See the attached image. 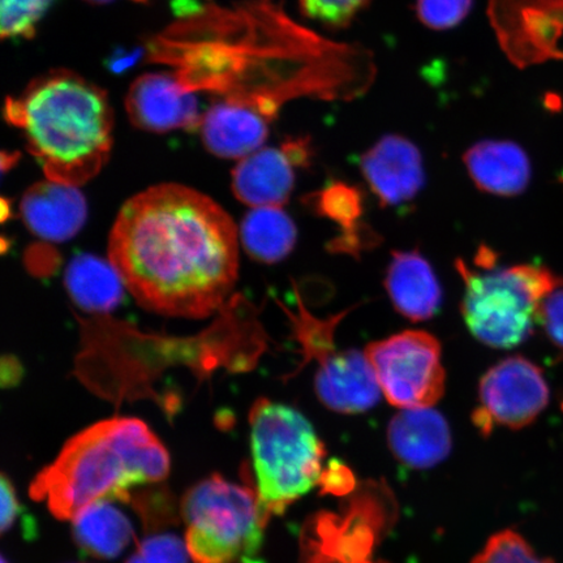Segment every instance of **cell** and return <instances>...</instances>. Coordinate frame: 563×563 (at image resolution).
<instances>
[{
	"label": "cell",
	"mask_w": 563,
	"mask_h": 563,
	"mask_svg": "<svg viewBox=\"0 0 563 563\" xmlns=\"http://www.w3.org/2000/svg\"><path fill=\"white\" fill-rule=\"evenodd\" d=\"M241 235L220 203L165 183L131 197L109 238V262L146 311L201 320L228 300Z\"/></svg>",
	"instance_id": "obj_1"
},
{
	"label": "cell",
	"mask_w": 563,
	"mask_h": 563,
	"mask_svg": "<svg viewBox=\"0 0 563 563\" xmlns=\"http://www.w3.org/2000/svg\"><path fill=\"white\" fill-rule=\"evenodd\" d=\"M168 473L170 456L144 421L111 418L68 440L33 478L30 496L55 518L73 520L102 499L129 504L131 490L165 481Z\"/></svg>",
	"instance_id": "obj_2"
},
{
	"label": "cell",
	"mask_w": 563,
	"mask_h": 563,
	"mask_svg": "<svg viewBox=\"0 0 563 563\" xmlns=\"http://www.w3.org/2000/svg\"><path fill=\"white\" fill-rule=\"evenodd\" d=\"M7 121L24 133L46 178L80 187L110 157L114 115L108 95L69 70L38 77L7 98Z\"/></svg>",
	"instance_id": "obj_3"
},
{
	"label": "cell",
	"mask_w": 563,
	"mask_h": 563,
	"mask_svg": "<svg viewBox=\"0 0 563 563\" xmlns=\"http://www.w3.org/2000/svg\"><path fill=\"white\" fill-rule=\"evenodd\" d=\"M481 271H471L457 260L464 284L462 314L478 342L493 349L517 347L533 333L541 302L563 286V280L540 265L495 269V253L482 249L476 257Z\"/></svg>",
	"instance_id": "obj_4"
},
{
	"label": "cell",
	"mask_w": 563,
	"mask_h": 563,
	"mask_svg": "<svg viewBox=\"0 0 563 563\" xmlns=\"http://www.w3.org/2000/svg\"><path fill=\"white\" fill-rule=\"evenodd\" d=\"M255 489L267 516H279L322 477L323 445L295 408L260 398L250 413Z\"/></svg>",
	"instance_id": "obj_5"
},
{
	"label": "cell",
	"mask_w": 563,
	"mask_h": 563,
	"mask_svg": "<svg viewBox=\"0 0 563 563\" xmlns=\"http://www.w3.org/2000/svg\"><path fill=\"white\" fill-rule=\"evenodd\" d=\"M186 544L194 563H263L269 516L255 488L213 475L181 499Z\"/></svg>",
	"instance_id": "obj_6"
},
{
	"label": "cell",
	"mask_w": 563,
	"mask_h": 563,
	"mask_svg": "<svg viewBox=\"0 0 563 563\" xmlns=\"http://www.w3.org/2000/svg\"><path fill=\"white\" fill-rule=\"evenodd\" d=\"M364 354L393 406L402 410L432 407L445 393L441 344L424 330H406L373 342Z\"/></svg>",
	"instance_id": "obj_7"
},
{
	"label": "cell",
	"mask_w": 563,
	"mask_h": 563,
	"mask_svg": "<svg viewBox=\"0 0 563 563\" xmlns=\"http://www.w3.org/2000/svg\"><path fill=\"white\" fill-rule=\"evenodd\" d=\"M488 15L512 65L563 63V0H489Z\"/></svg>",
	"instance_id": "obj_8"
},
{
	"label": "cell",
	"mask_w": 563,
	"mask_h": 563,
	"mask_svg": "<svg viewBox=\"0 0 563 563\" xmlns=\"http://www.w3.org/2000/svg\"><path fill=\"white\" fill-rule=\"evenodd\" d=\"M478 402L473 420L485 435L496 426H530L549 402L544 373L523 356L506 357L481 379Z\"/></svg>",
	"instance_id": "obj_9"
},
{
	"label": "cell",
	"mask_w": 563,
	"mask_h": 563,
	"mask_svg": "<svg viewBox=\"0 0 563 563\" xmlns=\"http://www.w3.org/2000/svg\"><path fill=\"white\" fill-rule=\"evenodd\" d=\"M308 139L287 140L280 147H262L239 161L232 172V191L251 208L282 207L290 199L295 168L311 164Z\"/></svg>",
	"instance_id": "obj_10"
},
{
	"label": "cell",
	"mask_w": 563,
	"mask_h": 563,
	"mask_svg": "<svg viewBox=\"0 0 563 563\" xmlns=\"http://www.w3.org/2000/svg\"><path fill=\"white\" fill-rule=\"evenodd\" d=\"M125 108L133 124L154 133L199 130L203 117L195 91L175 73L140 76L126 95Z\"/></svg>",
	"instance_id": "obj_11"
},
{
	"label": "cell",
	"mask_w": 563,
	"mask_h": 563,
	"mask_svg": "<svg viewBox=\"0 0 563 563\" xmlns=\"http://www.w3.org/2000/svg\"><path fill=\"white\" fill-rule=\"evenodd\" d=\"M361 170L372 192L385 208L402 207L426 185L419 147L400 135H386L365 152Z\"/></svg>",
	"instance_id": "obj_12"
},
{
	"label": "cell",
	"mask_w": 563,
	"mask_h": 563,
	"mask_svg": "<svg viewBox=\"0 0 563 563\" xmlns=\"http://www.w3.org/2000/svg\"><path fill=\"white\" fill-rule=\"evenodd\" d=\"M273 121L256 102L242 97H224L202 117L203 145L217 157L241 161L264 147Z\"/></svg>",
	"instance_id": "obj_13"
},
{
	"label": "cell",
	"mask_w": 563,
	"mask_h": 563,
	"mask_svg": "<svg viewBox=\"0 0 563 563\" xmlns=\"http://www.w3.org/2000/svg\"><path fill=\"white\" fill-rule=\"evenodd\" d=\"M314 390L321 404L338 413H362L382 398V386L367 355L357 350L335 351L319 363Z\"/></svg>",
	"instance_id": "obj_14"
},
{
	"label": "cell",
	"mask_w": 563,
	"mask_h": 563,
	"mask_svg": "<svg viewBox=\"0 0 563 563\" xmlns=\"http://www.w3.org/2000/svg\"><path fill=\"white\" fill-rule=\"evenodd\" d=\"M387 443L405 466L427 470L446 460L452 432L446 419L432 407L405 408L389 422Z\"/></svg>",
	"instance_id": "obj_15"
},
{
	"label": "cell",
	"mask_w": 563,
	"mask_h": 563,
	"mask_svg": "<svg viewBox=\"0 0 563 563\" xmlns=\"http://www.w3.org/2000/svg\"><path fill=\"white\" fill-rule=\"evenodd\" d=\"M21 216L33 234L48 242H67L86 223L88 208L79 187L46 179L27 189Z\"/></svg>",
	"instance_id": "obj_16"
},
{
	"label": "cell",
	"mask_w": 563,
	"mask_h": 563,
	"mask_svg": "<svg viewBox=\"0 0 563 563\" xmlns=\"http://www.w3.org/2000/svg\"><path fill=\"white\" fill-rule=\"evenodd\" d=\"M470 178L483 192L512 197L531 181V162L523 147L509 140H483L463 156Z\"/></svg>",
	"instance_id": "obj_17"
},
{
	"label": "cell",
	"mask_w": 563,
	"mask_h": 563,
	"mask_svg": "<svg viewBox=\"0 0 563 563\" xmlns=\"http://www.w3.org/2000/svg\"><path fill=\"white\" fill-rule=\"evenodd\" d=\"M385 288L397 312L418 322L432 319L442 302L433 267L418 251L393 252Z\"/></svg>",
	"instance_id": "obj_18"
},
{
	"label": "cell",
	"mask_w": 563,
	"mask_h": 563,
	"mask_svg": "<svg viewBox=\"0 0 563 563\" xmlns=\"http://www.w3.org/2000/svg\"><path fill=\"white\" fill-rule=\"evenodd\" d=\"M308 201L317 214L341 228V234L329 244V251L358 257L363 251L373 249L379 242L376 232L361 222L364 213L361 189L334 181L311 195Z\"/></svg>",
	"instance_id": "obj_19"
},
{
	"label": "cell",
	"mask_w": 563,
	"mask_h": 563,
	"mask_svg": "<svg viewBox=\"0 0 563 563\" xmlns=\"http://www.w3.org/2000/svg\"><path fill=\"white\" fill-rule=\"evenodd\" d=\"M114 503L102 499L89 505L73 519L75 543L91 558L117 559L135 539L131 520Z\"/></svg>",
	"instance_id": "obj_20"
},
{
	"label": "cell",
	"mask_w": 563,
	"mask_h": 563,
	"mask_svg": "<svg viewBox=\"0 0 563 563\" xmlns=\"http://www.w3.org/2000/svg\"><path fill=\"white\" fill-rule=\"evenodd\" d=\"M241 242L258 263L276 264L297 244L298 231L292 218L280 207L253 208L242 222Z\"/></svg>",
	"instance_id": "obj_21"
},
{
	"label": "cell",
	"mask_w": 563,
	"mask_h": 563,
	"mask_svg": "<svg viewBox=\"0 0 563 563\" xmlns=\"http://www.w3.org/2000/svg\"><path fill=\"white\" fill-rule=\"evenodd\" d=\"M67 290L77 306L89 312H110L125 287L110 262L90 255L73 260L66 273Z\"/></svg>",
	"instance_id": "obj_22"
},
{
	"label": "cell",
	"mask_w": 563,
	"mask_h": 563,
	"mask_svg": "<svg viewBox=\"0 0 563 563\" xmlns=\"http://www.w3.org/2000/svg\"><path fill=\"white\" fill-rule=\"evenodd\" d=\"M298 312L287 311V314L292 323L295 340L301 347V364L312 361L320 363L336 351L335 329L352 309L321 320L307 311L305 305H301V299H298Z\"/></svg>",
	"instance_id": "obj_23"
},
{
	"label": "cell",
	"mask_w": 563,
	"mask_h": 563,
	"mask_svg": "<svg viewBox=\"0 0 563 563\" xmlns=\"http://www.w3.org/2000/svg\"><path fill=\"white\" fill-rule=\"evenodd\" d=\"M54 0H0L2 37L31 38Z\"/></svg>",
	"instance_id": "obj_24"
},
{
	"label": "cell",
	"mask_w": 563,
	"mask_h": 563,
	"mask_svg": "<svg viewBox=\"0 0 563 563\" xmlns=\"http://www.w3.org/2000/svg\"><path fill=\"white\" fill-rule=\"evenodd\" d=\"M471 563H554L540 559L527 541L514 531H503L492 537L483 551Z\"/></svg>",
	"instance_id": "obj_25"
},
{
	"label": "cell",
	"mask_w": 563,
	"mask_h": 563,
	"mask_svg": "<svg viewBox=\"0 0 563 563\" xmlns=\"http://www.w3.org/2000/svg\"><path fill=\"white\" fill-rule=\"evenodd\" d=\"M186 541L173 533L153 534L137 544L125 563H191Z\"/></svg>",
	"instance_id": "obj_26"
},
{
	"label": "cell",
	"mask_w": 563,
	"mask_h": 563,
	"mask_svg": "<svg viewBox=\"0 0 563 563\" xmlns=\"http://www.w3.org/2000/svg\"><path fill=\"white\" fill-rule=\"evenodd\" d=\"M372 0H300V9L308 19L333 27H344L358 13L367 9Z\"/></svg>",
	"instance_id": "obj_27"
},
{
	"label": "cell",
	"mask_w": 563,
	"mask_h": 563,
	"mask_svg": "<svg viewBox=\"0 0 563 563\" xmlns=\"http://www.w3.org/2000/svg\"><path fill=\"white\" fill-rule=\"evenodd\" d=\"M473 5L474 0H418L417 12L429 30L448 31L460 25Z\"/></svg>",
	"instance_id": "obj_28"
},
{
	"label": "cell",
	"mask_w": 563,
	"mask_h": 563,
	"mask_svg": "<svg viewBox=\"0 0 563 563\" xmlns=\"http://www.w3.org/2000/svg\"><path fill=\"white\" fill-rule=\"evenodd\" d=\"M538 323L563 355V286L555 288L541 302Z\"/></svg>",
	"instance_id": "obj_29"
},
{
	"label": "cell",
	"mask_w": 563,
	"mask_h": 563,
	"mask_svg": "<svg viewBox=\"0 0 563 563\" xmlns=\"http://www.w3.org/2000/svg\"><path fill=\"white\" fill-rule=\"evenodd\" d=\"M0 493H2V517H0V530L2 533L9 532L10 528L16 523L20 517H23V506L20 505L16 490L9 477L2 475L0 481Z\"/></svg>",
	"instance_id": "obj_30"
},
{
	"label": "cell",
	"mask_w": 563,
	"mask_h": 563,
	"mask_svg": "<svg viewBox=\"0 0 563 563\" xmlns=\"http://www.w3.org/2000/svg\"><path fill=\"white\" fill-rule=\"evenodd\" d=\"M87 2L96 3V4H104V3L112 2V0H87Z\"/></svg>",
	"instance_id": "obj_31"
},
{
	"label": "cell",
	"mask_w": 563,
	"mask_h": 563,
	"mask_svg": "<svg viewBox=\"0 0 563 563\" xmlns=\"http://www.w3.org/2000/svg\"><path fill=\"white\" fill-rule=\"evenodd\" d=\"M2 563H10L9 561L5 560L4 555L2 558Z\"/></svg>",
	"instance_id": "obj_32"
},
{
	"label": "cell",
	"mask_w": 563,
	"mask_h": 563,
	"mask_svg": "<svg viewBox=\"0 0 563 563\" xmlns=\"http://www.w3.org/2000/svg\"><path fill=\"white\" fill-rule=\"evenodd\" d=\"M561 180L563 181V174H562V176H561Z\"/></svg>",
	"instance_id": "obj_33"
},
{
	"label": "cell",
	"mask_w": 563,
	"mask_h": 563,
	"mask_svg": "<svg viewBox=\"0 0 563 563\" xmlns=\"http://www.w3.org/2000/svg\"><path fill=\"white\" fill-rule=\"evenodd\" d=\"M562 410H563V404H562Z\"/></svg>",
	"instance_id": "obj_34"
}]
</instances>
